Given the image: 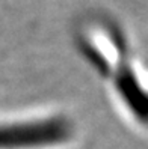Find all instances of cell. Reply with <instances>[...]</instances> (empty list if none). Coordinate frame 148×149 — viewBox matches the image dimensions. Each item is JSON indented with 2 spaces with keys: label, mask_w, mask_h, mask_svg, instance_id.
Here are the masks:
<instances>
[{
  "label": "cell",
  "mask_w": 148,
  "mask_h": 149,
  "mask_svg": "<svg viewBox=\"0 0 148 149\" xmlns=\"http://www.w3.org/2000/svg\"><path fill=\"white\" fill-rule=\"evenodd\" d=\"M73 137L74 125L62 115L0 119V149H58Z\"/></svg>",
  "instance_id": "obj_2"
},
{
  "label": "cell",
  "mask_w": 148,
  "mask_h": 149,
  "mask_svg": "<svg viewBox=\"0 0 148 149\" xmlns=\"http://www.w3.org/2000/svg\"><path fill=\"white\" fill-rule=\"evenodd\" d=\"M77 41L119 107L133 122L148 128V77L123 32L110 21L91 20L80 26Z\"/></svg>",
  "instance_id": "obj_1"
}]
</instances>
